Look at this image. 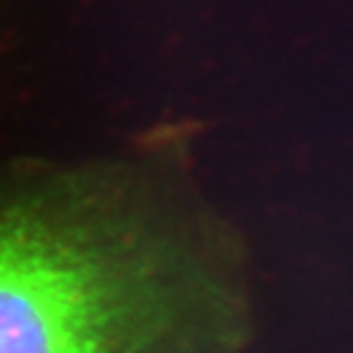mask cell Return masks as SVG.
Instances as JSON below:
<instances>
[{
  "label": "cell",
  "instance_id": "cell-1",
  "mask_svg": "<svg viewBox=\"0 0 353 353\" xmlns=\"http://www.w3.org/2000/svg\"><path fill=\"white\" fill-rule=\"evenodd\" d=\"M230 236L172 163L0 193V353H202Z\"/></svg>",
  "mask_w": 353,
  "mask_h": 353
}]
</instances>
